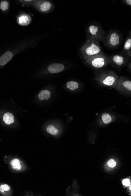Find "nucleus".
<instances>
[{
  "label": "nucleus",
  "mask_w": 131,
  "mask_h": 196,
  "mask_svg": "<svg viewBox=\"0 0 131 196\" xmlns=\"http://www.w3.org/2000/svg\"><path fill=\"white\" fill-rule=\"evenodd\" d=\"M121 2L125 5L131 7V0H122Z\"/></svg>",
  "instance_id": "obj_22"
},
{
  "label": "nucleus",
  "mask_w": 131,
  "mask_h": 196,
  "mask_svg": "<svg viewBox=\"0 0 131 196\" xmlns=\"http://www.w3.org/2000/svg\"><path fill=\"white\" fill-rule=\"evenodd\" d=\"M51 6L50 3L48 2H45L40 5V8L41 11L45 12L48 11L50 8Z\"/></svg>",
  "instance_id": "obj_18"
},
{
  "label": "nucleus",
  "mask_w": 131,
  "mask_h": 196,
  "mask_svg": "<svg viewBox=\"0 0 131 196\" xmlns=\"http://www.w3.org/2000/svg\"><path fill=\"white\" fill-rule=\"evenodd\" d=\"M115 89L122 94L131 96V80L124 76L119 77Z\"/></svg>",
  "instance_id": "obj_7"
},
{
  "label": "nucleus",
  "mask_w": 131,
  "mask_h": 196,
  "mask_svg": "<svg viewBox=\"0 0 131 196\" xmlns=\"http://www.w3.org/2000/svg\"><path fill=\"white\" fill-rule=\"evenodd\" d=\"M123 184L126 186H129L130 185L129 180L127 178L123 180Z\"/></svg>",
  "instance_id": "obj_23"
},
{
  "label": "nucleus",
  "mask_w": 131,
  "mask_h": 196,
  "mask_svg": "<svg viewBox=\"0 0 131 196\" xmlns=\"http://www.w3.org/2000/svg\"><path fill=\"white\" fill-rule=\"evenodd\" d=\"M10 164L12 166V167L14 170H19L21 169V166L20 164L19 160L17 159H13L10 162Z\"/></svg>",
  "instance_id": "obj_15"
},
{
  "label": "nucleus",
  "mask_w": 131,
  "mask_h": 196,
  "mask_svg": "<svg viewBox=\"0 0 131 196\" xmlns=\"http://www.w3.org/2000/svg\"><path fill=\"white\" fill-rule=\"evenodd\" d=\"M82 53L86 58H89L103 53L100 43L96 40L89 39L81 49Z\"/></svg>",
  "instance_id": "obj_3"
},
{
  "label": "nucleus",
  "mask_w": 131,
  "mask_h": 196,
  "mask_svg": "<svg viewBox=\"0 0 131 196\" xmlns=\"http://www.w3.org/2000/svg\"><path fill=\"white\" fill-rule=\"evenodd\" d=\"M66 87L67 89L71 90H74L78 89L79 84L78 82L75 81H69L67 82L66 84Z\"/></svg>",
  "instance_id": "obj_14"
},
{
  "label": "nucleus",
  "mask_w": 131,
  "mask_h": 196,
  "mask_svg": "<svg viewBox=\"0 0 131 196\" xmlns=\"http://www.w3.org/2000/svg\"><path fill=\"white\" fill-rule=\"evenodd\" d=\"M129 188L130 189V190H131V185H130Z\"/></svg>",
  "instance_id": "obj_25"
},
{
  "label": "nucleus",
  "mask_w": 131,
  "mask_h": 196,
  "mask_svg": "<svg viewBox=\"0 0 131 196\" xmlns=\"http://www.w3.org/2000/svg\"><path fill=\"white\" fill-rule=\"evenodd\" d=\"M51 93L47 90H43L39 92L38 97L39 100H48L51 97Z\"/></svg>",
  "instance_id": "obj_12"
},
{
  "label": "nucleus",
  "mask_w": 131,
  "mask_h": 196,
  "mask_svg": "<svg viewBox=\"0 0 131 196\" xmlns=\"http://www.w3.org/2000/svg\"><path fill=\"white\" fill-rule=\"evenodd\" d=\"M102 119L104 124H108L112 121V118L111 116L107 113H104L102 115Z\"/></svg>",
  "instance_id": "obj_16"
},
{
  "label": "nucleus",
  "mask_w": 131,
  "mask_h": 196,
  "mask_svg": "<svg viewBox=\"0 0 131 196\" xmlns=\"http://www.w3.org/2000/svg\"><path fill=\"white\" fill-rule=\"evenodd\" d=\"M109 57L110 65L118 70H120L125 67L130 58L121 53L120 54H113Z\"/></svg>",
  "instance_id": "obj_6"
},
{
  "label": "nucleus",
  "mask_w": 131,
  "mask_h": 196,
  "mask_svg": "<svg viewBox=\"0 0 131 196\" xmlns=\"http://www.w3.org/2000/svg\"><path fill=\"white\" fill-rule=\"evenodd\" d=\"M10 190V187L7 184L2 185L0 187V191L1 192H4L5 191H8Z\"/></svg>",
  "instance_id": "obj_20"
},
{
  "label": "nucleus",
  "mask_w": 131,
  "mask_h": 196,
  "mask_svg": "<svg viewBox=\"0 0 131 196\" xmlns=\"http://www.w3.org/2000/svg\"><path fill=\"white\" fill-rule=\"evenodd\" d=\"M46 131L47 133L52 135H56L58 133V130L57 129L52 125L47 126Z\"/></svg>",
  "instance_id": "obj_17"
},
{
  "label": "nucleus",
  "mask_w": 131,
  "mask_h": 196,
  "mask_svg": "<svg viewBox=\"0 0 131 196\" xmlns=\"http://www.w3.org/2000/svg\"><path fill=\"white\" fill-rule=\"evenodd\" d=\"M87 62L93 68L102 69L110 64V57L103 53L89 58Z\"/></svg>",
  "instance_id": "obj_4"
},
{
  "label": "nucleus",
  "mask_w": 131,
  "mask_h": 196,
  "mask_svg": "<svg viewBox=\"0 0 131 196\" xmlns=\"http://www.w3.org/2000/svg\"><path fill=\"white\" fill-rule=\"evenodd\" d=\"M119 78L118 75L113 71L105 70L97 73L95 80L100 86L115 89Z\"/></svg>",
  "instance_id": "obj_1"
},
{
  "label": "nucleus",
  "mask_w": 131,
  "mask_h": 196,
  "mask_svg": "<svg viewBox=\"0 0 131 196\" xmlns=\"http://www.w3.org/2000/svg\"><path fill=\"white\" fill-rule=\"evenodd\" d=\"M13 54L10 51H7L0 57V65L4 66L12 59Z\"/></svg>",
  "instance_id": "obj_11"
},
{
  "label": "nucleus",
  "mask_w": 131,
  "mask_h": 196,
  "mask_svg": "<svg viewBox=\"0 0 131 196\" xmlns=\"http://www.w3.org/2000/svg\"><path fill=\"white\" fill-rule=\"evenodd\" d=\"M65 67L62 63H55L50 65L47 67L48 71L51 73H57L64 70Z\"/></svg>",
  "instance_id": "obj_9"
},
{
  "label": "nucleus",
  "mask_w": 131,
  "mask_h": 196,
  "mask_svg": "<svg viewBox=\"0 0 131 196\" xmlns=\"http://www.w3.org/2000/svg\"><path fill=\"white\" fill-rule=\"evenodd\" d=\"M116 162L113 159L110 160L108 162V165L110 168H113L115 166Z\"/></svg>",
  "instance_id": "obj_21"
},
{
  "label": "nucleus",
  "mask_w": 131,
  "mask_h": 196,
  "mask_svg": "<svg viewBox=\"0 0 131 196\" xmlns=\"http://www.w3.org/2000/svg\"><path fill=\"white\" fill-rule=\"evenodd\" d=\"M121 53L131 57V29L129 31Z\"/></svg>",
  "instance_id": "obj_8"
},
{
  "label": "nucleus",
  "mask_w": 131,
  "mask_h": 196,
  "mask_svg": "<svg viewBox=\"0 0 131 196\" xmlns=\"http://www.w3.org/2000/svg\"><path fill=\"white\" fill-rule=\"evenodd\" d=\"M88 31L90 34V39L103 42L106 32L98 23H94L89 25Z\"/></svg>",
  "instance_id": "obj_5"
},
{
  "label": "nucleus",
  "mask_w": 131,
  "mask_h": 196,
  "mask_svg": "<svg viewBox=\"0 0 131 196\" xmlns=\"http://www.w3.org/2000/svg\"><path fill=\"white\" fill-rule=\"evenodd\" d=\"M127 68H128L129 70H130V71L131 72V61L129 63L128 65H127Z\"/></svg>",
  "instance_id": "obj_24"
},
{
  "label": "nucleus",
  "mask_w": 131,
  "mask_h": 196,
  "mask_svg": "<svg viewBox=\"0 0 131 196\" xmlns=\"http://www.w3.org/2000/svg\"><path fill=\"white\" fill-rule=\"evenodd\" d=\"M122 35L121 32L116 30H111L104 37L103 43L106 48L115 49L121 44Z\"/></svg>",
  "instance_id": "obj_2"
},
{
  "label": "nucleus",
  "mask_w": 131,
  "mask_h": 196,
  "mask_svg": "<svg viewBox=\"0 0 131 196\" xmlns=\"http://www.w3.org/2000/svg\"><path fill=\"white\" fill-rule=\"evenodd\" d=\"M9 4L6 1H2L0 4V8L2 11H6L8 9Z\"/></svg>",
  "instance_id": "obj_19"
},
{
  "label": "nucleus",
  "mask_w": 131,
  "mask_h": 196,
  "mask_svg": "<svg viewBox=\"0 0 131 196\" xmlns=\"http://www.w3.org/2000/svg\"><path fill=\"white\" fill-rule=\"evenodd\" d=\"M3 120L6 124L8 125H10L14 122L13 115L9 112H7L4 115Z\"/></svg>",
  "instance_id": "obj_13"
},
{
  "label": "nucleus",
  "mask_w": 131,
  "mask_h": 196,
  "mask_svg": "<svg viewBox=\"0 0 131 196\" xmlns=\"http://www.w3.org/2000/svg\"><path fill=\"white\" fill-rule=\"evenodd\" d=\"M31 21V18L29 15L23 14L21 15L17 18V22L18 24L22 26L28 25Z\"/></svg>",
  "instance_id": "obj_10"
}]
</instances>
